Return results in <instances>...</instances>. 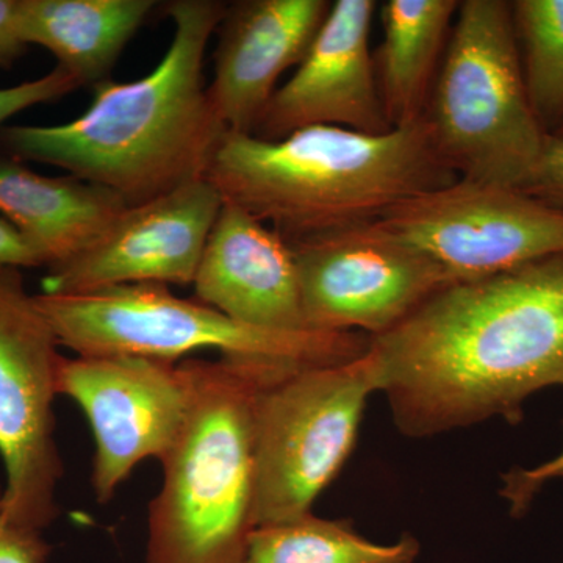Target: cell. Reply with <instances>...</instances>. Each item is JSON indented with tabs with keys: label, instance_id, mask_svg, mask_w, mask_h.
Returning <instances> with one entry per match:
<instances>
[{
	"label": "cell",
	"instance_id": "obj_2",
	"mask_svg": "<svg viewBox=\"0 0 563 563\" xmlns=\"http://www.w3.org/2000/svg\"><path fill=\"white\" fill-rule=\"evenodd\" d=\"M225 10L217 0L169 2L172 43L151 74L95 85L90 109L66 124L0 129V152L66 169L128 207L203 179L229 132L203 77L207 46Z\"/></svg>",
	"mask_w": 563,
	"mask_h": 563
},
{
	"label": "cell",
	"instance_id": "obj_3",
	"mask_svg": "<svg viewBox=\"0 0 563 563\" xmlns=\"http://www.w3.org/2000/svg\"><path fill=\"white\" fill-rule=\"evenodd\" d=\"M206 177L222 199L288 243L376 221L396 203L459 179L424 120L383 135L331 125L279 141L228 132Z\"/></svg>",
	"mask_w": 563,
	"mask_h": 563
},
{
	"label": "cell",
	"instance_id": "obj_26",
	"mask_svg": "<svg viewBox=\"0 0 563 563\" xmlns=\"http://www.w3.org/2000/svg\"><path fill=\"white\" fill-rule=\"evenodd\" d=\"M44 266L31 242L5 218L0 217V269Z\"/></svg>",
	"mask_w": 563,
	"mask_h": 563
},
{
	"label": "cell",
	"instance_id": "obj_9",
	"mask_svg": "<svg viewBox=\"0 0 563 563\" xmlns=\"http://www.w3.org/2000/svg\"><path fill=\"white\" fill-rule=\"evenodd\" d=\"M376 221L454 282L563 252V211L517 188L466 179L396 203Z\"/></svg>",
	"mask_w": 563,
	"mask_h": 563
},
{
	"label": "cell",
	"instance_id": "obj_10",
	"mask_svg": "<svg viewBox=\"0 0 563 563\" xmlns=\"http://www.w3.org/2000/svg\"><path fill=\"white\" fill-rule=\"evenodd\" d=\"M310 331H391L453 279L377 221L288 243Z\"/></svg>",
	"mask_w": 563,
	"mask_h": 563
},
{
	"label": "cell",
	"instance_id": "obj_18",
	"mask_svg": "<svg viewBox=\"0 0 563 563\" xmlns=\"http://www.w3.org/2000/svg\"><path fill=\"white\" fill-rule=\"evenodd\" d=\"M457 9L455 0H387L380 7L384 38L373 60L391 129L424 118Z\"/></svg>",
	"mask_w": 563,
	"mask_h": 563
},
{
	"label": "cell",
	"instance_id": "obj_22",
	"mask_svg": "<svg viewBox=\"0 0 563 563\" xmlns=\"http://www.w3.org/2000/svg\"><path fill=\"white\" fill-rule=\"evenodd\" d=\"M521 191L563 211V136L548 133L540 161Z\"/></svg>",
	"mask_w": 563,
	"mask_h": 563
},
{
	"label": "cell",
	"instance_id": "obj_12",
	"mask_svg": "<svg viewBox=\"0 0 563 563\" xmlns=\"http://www.w3.org/2000/svg\"><path fill=\"white\" fill-rule=\"evenodd\" d=\"M222 207L207 177L129 207L102 239L47 269L44 295H77L133 284L192 285Z\"/></svg>",
	"mask_w": 563,
	"mask_h": 563
},
{
	"label": "cell",
	"instance_id": "obj_14",
	"mask_svg": "<svg viewBox=\"0 0 563 563\" xmlns=\"http://www.w3.org/2000/svg\"><path fill=\"white\" fill-rule=\"evenodd\" d=\"M192 285L198 301L242 324L276 332L310 331L290 244L225 199Z\"/></svg>",
	"mask_w": 563,
	"mask_h": 563
},
{
	"label": "cell",
	"instance_id": "obj_15",
	"mask_svg": "<svg viewBox=\"0 0 563 563\" xmlns=\"http://www.w3.org/2000/svg\"><path fill=\"white\" fill-rule=\"evenodd\" d=\"M325 0H243L228 5L209 95L229 132L251 133L277 80L299 66L328 16Z\"/></svg>",
	"mask_w": 563,
	"mask_h": 563
},
{
	"label": "cell",
	"instance_id": "obj_20",
	"mask_svg": "<svg viewBox=\"0 0 563 563\" xmlns=\"http://www.w3.org/2000/svg\"><path fill=\"white\" fill-rule=\"evenodd\" d=\"M529 103L547 133L563 124V0L510 2Z\"/></svg>",
	"mask_w": 563,
	"mask_h": 563
},
{
	"label": "cell",
	"instance_id": "obj_6",
	"mask_svg": "<svg viewBox=\"0 0 563 563\" xmlns=\"http://www.w3.org/2000/svg\"><path fill=\"white\" fill-rule=\"evenodd\" d=\"M62 346L77 355H133L177 363L199 350L235 362L329 365L362 357L361 332H276L252 328L168 285L133 284L77 295H35Z\"/></svg>",
	"mask_w": 563,
	"mask_h": 563
},
{
	"label": "cell",
	"instance_id": "obj_5",
	"mask_svg": "<svg viewBox=\"0 0 563 563\" xmlns=\"http://www.w3.org/2000/svg\"><path fill=\"white\" fill-rule=\"evenodd\" d=\"M422 120L459 179L523 190L548 133L526 92L510 2H459Z\"/></svg>",
	"mask_w": 563,
	"mask_h": 563
},
{
	"label": "cell",
	"instance_id": "obj_23",
	"mask_svg": "<svg viewBox=\"0 0 563 563\" xmlns=\"http://www.w3.org/2000/svg\"><path fill=\"white\" fill-rule=\"evenodd\" d=\"M3 487L0 485V563H46L49 543L41 532L10 523L3 514Z\"/></svg>",
	"mask_w": 563,
	"mask_h": 563
},
{
	"label": "cell",
	"instance_id": "obj_4",
	"mask_svg": "<svg viewBox=\"0 0 563 563\" xmlns=\"http://www.w3.org/2000/svg\"><path fill=\"white\" fill-rule=\"evenodd\" d=\"M187 421L161 462L147 518L146 563H244L257 528L255 399L277 363L184 361Z\"/></svg>",
	"mask_w": 563,
	"mask_h": 563
},
{
	"label": "cell",
	"instance_id": "obj_8",
	"mask_svg": "<svg viewBox=\"0 0 563 563\" xmlns=\"http://www.w3.org/2000/svg\"><path fill=\"white\" fill-rule=\"evenodd\" d=\"M57 333L20 268L0 269V457L3 514L43 531L58 517L63 462L55 442L54 399L63 357Z\"/></svg>",
	"mask_w": 563,
	"mask_h": 563
},
{
	"label": "cell",
	"instance_id": "obj_7",
	"mask_svg": "<svg viewBox=\"0 0 563 563\" xmlns=\"http://www.w3.org/2000/svg\"><path fill=\"white\" fill-rule=\"evenodd\" d=\"M373 391L379 388L369 350L354 361L266 374L255 399L257 528L312 512L354 450Z\"/></svg>",
	"mask_w": 563,
	"mask_h": 563
},
{
	"label": "cell",
	"instance_id": "obj_27",
	"mask_svg": "<svg viewBox=\"0 0 563 563\" xmlns=\"http://www.w3.org/2000/svg\"><path fill=\"white\" fill-rule=\"evenodd\" d=\"M554 133H555V135L563 136V124L561 125V129H559V131H555Z\"/></svg>",
	"mask_w": 563,
	"mask_h": 563
},
{
	"label": "cell",
	"instance_id": "obj_25",
	"mask_svg": "<svg viewBox=\"0 0 563 563\" xmlns=\"http://www.w3.org/2000/svg\"><path fill=\"white\" fill-rule=\"evenodd\" d=\"M20 27V0H0V69H11L27 52Z\"/></svg>",
	"mask_w": 563,
	"mask_h": 563
},
{
	"label": "cell",
	"instance_id": "obj_16",
	"mask_svg": "<svg viewBox=\"0 0 563 563\" xmlns=\"http://www.w3.org/2000/svg\"><path fill=\"white\" fill-rule=\"evenodd\" d=\"M128 203L79 177H49L0 154V214L38 251L47 269L106 235Z\"/></svg>",
	"mask_w": 563,
	"mask_h": 563
},
{
	"label": "cell",
	"instance_id": "obj_13",
	"mask_svg": "<svg viewBox=\"0 0 563 563\" xmlns=\"http://www.w3.org/2000/svg\"><path fill=\"white\" fill-rule=\"evenodd\" d=\"M376 9L374 0L333 2L306 58L274 91L250 135L279 141L314 125L369 135L393 131L369 51Z\"/></svg>",
	"mask_w": 563,
	"mask_h": 563
},
{
	"label": "cell",
	"instance_id": "obj_21",
	"mask_svg": "<svg viewBox=\"0 0 563 563\" xmlns=\"http://www.w3.org/2000/svg\"><path fill=\"white\" fill-rule=\"evenodd\" d=\"M77 88H80L79 81L58 66L40 79L24 81L16 87L0 88V129L14 114L40 103L57 101Z\"/></svg>",
	"mask_w": 563,
	"mask_h": 563
},
{
	"label": "cell",
	"instance_id": "obj_24",
	"mask_svg": "<svg viewBox=\"0 0 563 563\" xmlns=\"http://www.w3.org/2000/svg\"><path fill=\"white\" fill-rule=\"evenodd\" d=\"M550 479H563V453L539 468L512 470V472L504 474L501 495L510 503L512 514L518 517L528 510L533 496Z\"/></svg>",
	"mask_w": 563,
	"mask_h": 563
},
{
	"label": "cell",
	"instance_id": "obj_11",
	"mask_svg": "<svg viewBox=\"0 0 563 563\" xmlns=\"http://www.w3.org/2000/svg\"><path fill=\"white\" fill-rule=\"evenodd\" d=\"M58 395L79 404L90 421L92 488L107 503L139 463L162 462L173 450L190 410L191 387L184 362L77 355L63 357Z\"/></svg>",
	"mask_w": 563,
	"mask_h": 563
},
{
	"label": "cell",
	"instance_id": "obj_1",
	"mask_svg": "<svg viewBox=\"0 0 563 563\" xmlns=\"http://www.w3.org/2000/svg\"><path fill=\"white\" fill-rule=\"evenodd\" d=\"M369 354L404 435L520 421L528 396L563 385V252L446 285Z\"/></svg>",
	"mask_w": 563,
	"mask_h": 563
},
{
	"label": "cell",
	"instance_id": "obj_17",
	"mask_svg": "<svg viewBox=\"0 0 563 563\" xmlns=\"http://www.w3.org/2000/svg\"><path fill=\"white\" fill-rule=\"evenodd\" d=\"M154 0H20L21 35L54 55L80 87L101 84L136 35Z\"/></svg>",
	"mask_w": 563,
	"mask_h": 563
},
{
	"label": "cell",
	"instance_id": "obj_19",
	"mask_svg": "<svg viewBox=\"0 0 563 563\" xmlns=\"http://www.w3.org/2000/svg\"><path fill=\"white\" fill-rule=\"evenodd\" d=\"M420 543L410 533L395 544H376L350 521L325 520L312 512L252 532L244 563H413Z\"/></svg>",
	"mask_w": 563,
	"mask_h": 563
}]
</instances>
